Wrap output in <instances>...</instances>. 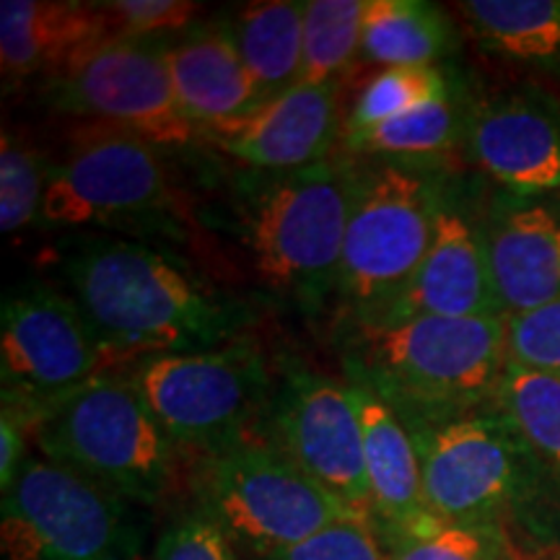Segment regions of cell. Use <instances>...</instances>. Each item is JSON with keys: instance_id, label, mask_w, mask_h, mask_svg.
Wrapping results in <instances>:
<instances>
[{"instance_id": "277c9868", "label": "cell", "mask_w": 560, "mask_h": 560, "mask_svg": "<svg viewBox=\"0 0 560 560\" xmlns=\"http://www.w3.org/2000/svg\"><path fill=\"white\" fill-rule=\"evenodd\" d=\"M361 182L363 166L335 153L304 170L265 174L240 208V240L257 283L304 312L338 296Z\"/></svg>"}, {"instance_id": "f1b7e54d", "label": "cell", "mask_w": 560, "mask_h": 560, "mask_svg": "<svg viewBox=\"0 0 560 560\" xmlns=\"http://www.w3.org/2000/svg\"><path fill=\"white\" fill-rule=\"evenodd\" d=\"M384 550L387 560H524L501 532L441 520Z\"/></svg>"}, {"instance_id": "d6986e66", "label": "cell", "mask_w": 560, "mask_h": 560, "mask_svg": "<svg viewBox=\"0 0 560 560\" xmlns=\"http://www.w3.org/2000/svg\"><path fill=\"white\" fill-rule=\"evenodd\" d=\"M107 24L96 3L73 0H3L0 3V68L5 89L32 75L47 79L107 42Z\"/></svg>"}, {"instance_id": "ba28073f", "label": "cell", "mask_w": 560, "mask_h": 560, "mask_svg": "<svg viewBox=\"0 0 560 560\" xmlns=\"http://www.w3.org/2000/svg\"><path fill=\"white\" fill-rule=\"evenodd\" d=\"M130 380L174 446L202 457L249 439V423L268 410L272 397L262 348L244 335L198 353L143 359Z\"/></svg>"}, {"instance_id": "5b68a950", "label": "cell", "mask_w": 560, "mask_h": 560, "mask_svg": "<svg viewBox=\"0 0 560 560\" xmlns=\"http://www.w3.org/2000/svg\"><path fill=\"white\" fill-rule=\"evenodd\" d=\"M34 444L42 457L145 506L164 499L177 450L136 382L109 371L42 410Z\"/></svg>"}, {"instance_id": "4fadbf2b", "label": "cell", "mask_w": 560, "mask_h": 560, "mask_svg": "<svg viewBox=\"0 0 560 560\" xmlns=\"http://www.w3.org/2000/svg\"><path fill=\"white\" fill-rule=\"evenodd\" d=\"M270 441L353 514L371 522L363 431L350 382L296 366L268 405Z\"/></svg>"}, {"instance_id": "83f0119b", "label": "cell", "mask_w": 560, "mask_h": 560, "mask_svg": "<svg viewBox=\"0 0 560 560\" xmlns=\"http://www.w3.org/2000/svg\"><path fill=\"white\" fill-rule=\"evenodd\" d=\"M52 164L32 143L3 132L0 143V231H16L39 223Z\"/></svg>"}, {"instance_id": "9a60e30c", "label": "cell", "mask_w": 560, "mask_h": 560, "mask_svg": "<svg viewBox=\"0 0 560 560\" xmlns=\"http://www.w3.org/2000/svg\"><path fill=\"white\" fill-rule=\"evenodd\" d=\"M340 130V83H296L206 136L249 170L276 174L330 159Z\"/></svg>"}, {"instance_id": "ac0fdd59", "label": "cell", "mask_w": 560, "mask_h": 560, "mask_svg": "<svg viewBox=\"0 0 560 560\" xmlns=\"http://www.w3.org/2000/svg\"><path fill=\"white\" fill-rule=\"evenodd\" d=\"M363 431V462L371 495V524L384 548L412 532L429 527L436 516L429 511L423 475L412 433L387 402L374 392L350 382Z\"/></svg>"}, {"instance_id": "4316f807", "label": "cell", "mask_w": 560, "mask_h": 560, "mask_svg": "<svg viewBox=\"0 0 560 560\" xmlns=\"http://www.w3.org/2000/svg\"><path fill=\"white\" fill-rule=\"evenodd\" d=\"M452 89V79L446 75V70L439 66L382 68V73H376L374 79L361 89V94L355 96L342 136L395 120V117L420 107V104L436 100V96H444L446 91Z\"/></svg>"}, {"instance_id": "7c38bea8", "label": "cell", "mask_w": 560, "mask_h": 560, "mask_svg": "<svg viewBox=\"0 0 560 560\" xmlns=\"http://www.w3.org/2000/svg\"><path fill=\"white\" fill-rule=\"evenodd\" d=\"M109 359L73 296L50 285H24L0 306L3 400L34 416L94 382Z\"/></svg>"}, {"instance_id": "4dcf8cb0", "label": "cell", "mask_w": 560, "mask_h": 560, "mask_svg": "<svg viewBox=\"0 0 560 560\" xmlns=\"http://www.w3.org/2000/svg\"><path fill=\"white\" fill-rule=\"evenodd\" d=\"M509 359L560 380V299L509 319Z\"/></svg>"}, {"instance_id": "52a82bcc", "label": "cell", "mask_w": 560, "mask_h": 560, "mask_svg": "<svg viewBox=\"0 0 560 560\" xmlns=\"http://www.w3.org/2000/svg\"><path fill=\"white\" fill-rule=\"evenodd\" d=\"M198 495V509L219 524L231 545L260 560L304 542L330 524L363 520L270 439L249 436L202 457Z\"/></svg>"}, {"instance_id": "1f68e13d", "label": "cell", "mask_w": 560, "mask_h": 560, "mask_svg": "<svg viewBox=\"0 0 560 560\" xmlns=\"http://www.w3.org/2000/svg\"><path fill=\"white\" fill-rule=\"evenodd\" d=\"M265 560H387V550L374 524L342 520Z\"/></svg>"}, {"instance_id": "8fae6325", "label": "cell", "mask_w": 560, "mask_h": 560, "mask_svg": "<svg viewBox=\"0 0 560 560\" xmlns=\"http://www.w3.org/2000/svg\"><path fill=\"white\" fill-rule=\"evenodd\" d=\"M166 42L107 39L47 79L55 109L128 130L156 149H177L198 136L174 94Z\"/></svg>"}, {"instance_id": "3957f363", "label": "cell", "mask_w": 560, "mask_h": 560, "mask_svg": "<svg viewBox=\"0 0 560 560\" xmlns=\"http://www.w3.org/2000/svg\"><path fill=\"white\" fill-rule=\"evenodd\" d=\"M348 327V382L374 392L408 431L495 405L509 363L506 317H412Z\"/></svg>"}, {"instance_id": "e0dca14e", "label": "cell", "mask_w": 560, "mask_h": 560, "mask_svg": "<svg viewBox=\"0 0 560 560\" xmlns=\"http://www.w3.org/2000/svg\"><path fill=\"white\" fill-rule=\"evenodd\" d=\"M482 234L503 317L560 299V192H501L482 213Z\"/></svg>"}, {"instance_id": "d4e9b609", "label": "cell", "mask_w": 560, "mask_h": 560, "mask_svg": "<svg viewBox=\"0 0 560 560\" xmlns=\"http://www.w3.org/2000/svg\"><path fill=\"white\" fill-rule=\"evenodd\" d=\"M371 0H306L301 83H340L361 58V37Z\"/></svg>"}, {"instance_id": "44dd1931", "label": "cell", "mask_w": 560, "mask_h": 560, "mask_svg": "<svg viewBox=\"0 0 560 560\" xmlns=\"http://www.w3.org/2000/svg\"><path fill=\"white\" fill-rule=\"evenodd\" d=\"M304 13L299 0H257L242 5L229 24L249 70L257 104L301 83L304 68Z\"/></svg>"}, {"instance_id": "f546056e", "label": "cell", "mask_w": 560, "mask_h": 560, "mask_svg": "<svg viewBox=\"0 0 560 560\" xmlns=\"http://www.w3.org/2000/svg\"><path fill=\"white\" fill-rule=\"evenodd\" d=\"M109 39H159L177 34L198 19L200 5L190 0H107L96 3Z\"/></svg>"}, {"instance_id": "5bb4252c", "label": "cell", "mask_w": 560, "mask_h": 560, "mask_svg": "<svg viewBox=\"0 0 560 560\" xmlns=\"http://www.w3.org/2000/svg\"><path fill=\"white\" fill-rule=\"evenodd\" d=\"M465 153L509 195L560 192V102L537 86L475 102Z\"/></svg>"}, {"instance_id": "484cf974", "label": "cell", "mask_w": 560, "mask_h": 560, "mask_svg": "<svg viewBox=\"0 0 560 560\" xmlns=\"http://www.w3.org/2000/svg\"><path fill=\"white\" fill-rule=\"evenodd\" d=\"M495 405L560 478V380L509 359Z\"/></svg>"}, {"instance_id": "ffe728a7", "label": "cell", "mask_w": 560, "mask_h": 560, "mask_svg": "<svg viewBox=\"0 0 560 560\" xmlns=\"http://www.w3.org/2000/svg\"><path fill=\"white\" fill-rule=\"evenodd\" d=\"M166 66L177 102L195 130L242 117L257 104L249 70L229 24L202 26L166 47Z\"/></svg>"}, {"instance_id": "603a6c76", "label": "cell", "mask_w": 560, "mask_h": 560, "mask_svg": "<svg viewBox=\"0 0 560 560\" xmlns=\"http://www.w3.org/2000/svg\"><path fill=\"white\" fill-rule=\"evenodd\" d=\"M457 47L450 13L425 0H371L361 58L382 68H436Z\"/></svg>"}, {"instance_id": "e575fe53", "label": "cell", "mask_w": 560, "mask_h": 560, "mask_svg": "<svg viewBox=\"0 0 560 560\" xmlns=\"http://www.w3.org/2000/svg\"><path fill=\"white\" fill-rule=\"evenodd\" d=\"M524 560H558V556H540V558H524Z\"/></svg>"}, {"instance_id": "6da1fadb", "label": "cell", "mask_w": 560, "mask_h": 560, "mask_svg": "<svg viewBox=\"0 0 560 560\" xmlns=\"http://www.w3.org/2000/svg\"><path fill=\"white\" fill-rule=\"evenodd\" d=\"M62 270L112 363L219 348L249 319L240 301L143 242H83L62 257Z\"/></svg>"}, {"instance_id": "7a4b0ae2", "label": "cell", "mask_w": 560, "mask_h": 560, "mask_svg": "<svg viewBox=\"0 0 560 560\" xmlns=\"http://www.w3.org/2000/svg\"><path fill=\"white\" fill-rule=\"evenodd\" d=\"M410 433L436 520L501 532L522 558L560 556V478L499 405Z\"/></svg>"}, {"instance_id": "2e32d148", "label": "cell", "mask_w": 560, "mask_h": 560, "mask_svg": "<svg viewBox=\"0 0 560 560\" xmlns=\"http://www.w3.org/2000/svg\"><path fill=\"white\" fill-rule=\"evenodd\" d=\"M412 317H503L490 276L482 215L452 198L441 208L431 247L408 285L380 319L366 325Z\"/></svg>"}, {"instance_id": "8992f818", "label": "cell", "mask_w": 560, "mask_h": 560, "mask_svg": "<svg viewBox=\"0 0 560 560\" xmlns=\"http://www.w3.org/2000/svg\"><path fill=\"white\" fill-rule=\"evenodd\" d=\"M446 179L433 166L380 164L363 170L342 247L338 299L348 325L380 319L429 252Z\"/></svg>"}, {"instance_id": "cb8c5ba5", "label": "cell", "mask_w": 560, "mask_h": 560, "mask_svg": "<svg viewBox=\"0 0 560 560\" xmlns=\"http://www.w3.org/2000/svg\"><path fill=\"white\" fill-rule=\"evenodd\" d=\"M470 107L472 104L462 102L457 89H452L395 120L350 132L346 136L348 151L387 159V164L431 166L433 161L444 159L459 143H465Z\"/></svg>"}, {"instance_id": "836d02e7", "label": "cell", "mask_w": 560, "mask_h": 560, "mask_svg": "<svg viewBox=\"0 0 560 560\" xmlns=\"http://www.w3.org/2000/svg\"><path fill=\"white\" fill-rule=\"evenodd\" d=\"M34 423L37 416L24 405L3 400V416H0V486L11 488L26 457V444L34 439Z\"/></svg>"}, {"instance_id": "9c48e42d", "label": "cell", "mask_w": 560, "mask_h": 560, "mask_svg": "<svg viewBox=\"0 0 560 560\" xmlns=\"http://www.w3.org/2000/svg\"><path fill=\"white\" fill-rule=\"evenodd\" d=\"M130 545L125 499L47 457L3 490V560H117Z\"/></svg>"}, {"instance_id": "d6a6232c", "label": "cell", "mask_w": 560, "mask_h": 560, "mask_svg": "<svg viewBox=\"0 0 560 560\" xmlns=\"http://www.w3.org/2000/svg\"><path fill=\"white\" fill-rule=\"evenodd\" d=\"M156 560H236V548L206 511L195 509L164 532Z\"/></svg>"}, {"instance_id": "30bf717a", "label": "cell", "mask_w": 560, "mask_h": 560, "mask_svg": "<svg viewBox=\"0 0 560 560\" xmlns=\"http://www.w3.org/2000/svg\"><path fill=\"white\" fill-rule=\"evenodd\" d=\"M170 174L156 145L94 122L52 164L42 202L45 229H125L156 221L172 202Z\"/></svg>"}, {"instance_id": "7402d4cb", "label": "cell", "mask_w": 560, "mask_h": 560, "mask_svg": "<svg viewBox=\"0 0 560 560\" xmlns=\"http://www.w3.org/2000/svg\"><path fill=\"white\" fill-rule=\"evenodd\" d=\"M457 11L486 55L560 70V0H465Z\"/></svg>"}]
</instances>
